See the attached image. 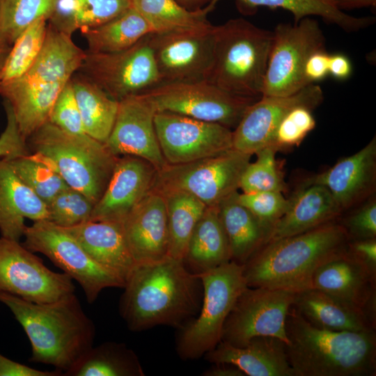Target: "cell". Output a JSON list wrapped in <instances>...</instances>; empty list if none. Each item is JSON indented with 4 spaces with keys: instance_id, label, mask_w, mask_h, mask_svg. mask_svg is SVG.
<instances>
[{
    "instance_id": "obj_1",
    "label": "cell",
    "mask_w": 376,
    "mask_h": 376,
    "mask_svg": "<svg viewBox=\"0 0 376 376\" xmlns=\"http://www.w3.org/2000/svg\"><path fill=\"white\" fill-rule=\"evenodd\" d=\"M123 288L119 313L132 331L159 325L180 329L196 317L203 298L199 275L170 256L136 264Z\"/></svg>"
},
{
    "instance_id": "obj_2",
    "label": "cell",
    "mask_w": 376,
    "mask_h": 376,
    "mask_svg": "<svg viewBox=\"0 0 376 376\" xmlns=\"http://www.w3.org/2000/svg\"><path fill=\"white\" fill-rule=\"evenodd\" d=\"M0 302L26 334L33 363L53 366L64 375L93 346L94 323L75 293L49 303H35L0 292Z\"/></svg>"
},
{
    "instance_id": "obj_3",
    "label": "cell",
    "mask_w": 376,
    "mask_h": 376,
    "mask_svg": "<svg viewBox=\"0 0 376 376\" xmlns=\"http://www.w3.org/2000/svg\"><path fill=\"white\" fill-rule=\"evenodd\" d=\"M350 240L342 224L333 221L269 241L242 265L246 285L294 292L312 288L316 270L345 252Z\"/></svg>"
},
{
    "instance_id": "obj_4",
    "label": "cell",
    "mask_w": 376,
    "mask_h": 376,
    "mask_svg": "<svg viewBox=\"0 0 376 376\" xmlns=\"http://www.w3.org/2000/svg\"><path fill=\"white\" fill-rule=\"evenodd\" d=\"M286 353L294 376H375L376 334L314 327L292 307L285 320Z\"/></svg>"
},
{
    "instance_id": "obj_5",
    "label": "cell",
    "mask_w": 376,
    "mask_h": 376,
    "mask_svg": "<svg viewBox=\"0 0 376 376\" xmlns=\"http://www.w3.org/2000/svg\"><path fill=\"white\" fill-rule=\"evenodd\" d=\"M30 153L54 169L94 205L102 196L119 156L86 134H75L47 122L26 141Z\"/></svg>"
},
{
    "instance_id": "obj_6",
    "label": "cell",
    "mask_w": 376,
    "mask_h": 376,
    "mask_svg": "<svg viewBox=\"0 0 376 376\" xmlns=\"http://www.w3.org/2000/svg\"><path fill=\"white\" fill-rule=\"evenodd\" d=\"M273 31L243 19L215 26L214 63L209 81L232 94L262 96Z\"/></svg>"
},
{
    "instance_id": "obj_7",
    "label": "cell",
    "mask_w": 376,
    "mask_h": 376,
    "mask_svg": "<svg viewBox=\"0 0 376 376\" xmlns=\"http://www.w3.org/2000/svg\"><path fill=\"white\" fill-rule=\"evenodd\" d=\"M198 275L203 285L199 312L179 329L176 340L177 353L184 360L198 359L221 342L225 321L248 287L243 265L233 260Z\"/></svg>"
},
{
    "instance_id": "obj_8",
    "label": "cell",
    "mask_w": 376,
    "mask_h": 376,
    "mask_svg": "<svg viewBox=\"0 0 376 376\" xmlns=\"http://www.w3.org/2000/svg\"><path fill=\"white\" fill-rule=\"evenodd\" d=\"M251 156L232 148L189 163L167 164L157 171L154 188L185 191L206 206H217L237 191Z\"/></svg>"
},
{
    "instance_id": "obj_9",
    "label": "cell",
    "mask_w": 376,
    "mask_h": 376,
    "mask_svg": "<svg viewBox=\"0 0 376 376\" xmlns=\"http://www.w3.org/2000/svg\"><path fill=\"white\" fill-rule=\"evenodd\" d=\"M22 244L33 253L48 258L81 287L86 301L92 304L108 288L125 285L118 276L95 262L63 228L48 220L35 221L26 226Z\"/></svg>"
},
{
    "instance_id": "obj_10",
    "label": "cell",
    "mask_w": 376,
    "mask_h": 376,
    "mask_svg": "<svg viewBox=\"0 0 376 376\" xmlns=\"http://www.w3.org/2000/svg\"><path fill=\"white\" fill-rule=\"evenodd\" d=\"M141 95L156 113H175L230 129L256 100L228 93L209 80L159 84Z\"/></svg>"
},
{
    "instance_id": "obj_11",
    "label": "cell",
    "mask_w": 376,
    "mask_h": 376,
    "mask_svg": "<svg viewBox=\"0 0 376 376\" xmlns=\"http://www.w3.org/2000/svg\"><path fill=\"white\" fill-rule=\"evenodd\" d=\"M318 22L309 17L294 24H279L273 31L262 95L285 96L308 85L304 68L308 56L324 49Z\"/></svg>"
},
{
    "instance_id": "obj_12",
    "label": "cell",
    "mask_w": 376,
    "mask_h": 376,
    "mask_svg": "<svg viewBox=\"0 0 376 376\" xmlns=\"http://www.w3.org/2000/svg\"><path fill=\"white\" fill-rule=\"evenodd\" d=\"M296 292L247 287L237 298L223 327L221 340L244 347L256 336H272L288 344L285 320Z\"/></svg>"
},
{
    "instance_id": "obj_13",
    "label": "cell",
    "mask_w": 376,
    "mask_h": 376,
    "mask_svg": "<svg viewBox=\"0 0 376 376\" xmlns=\"http://www.w3.org/2000/svg\"><path fill=\"white\" fill-rule=\"evenodd\" d=\"M215 26L150 33L160 84L208 80L214 63Z\"/></svg>"
},
{
    "instance_id": "obj_14",
    "label": "cell",
    "mask_w": 376,
    "mask_h": 376,
    "mask_svg": "<svg viewBox=\"0 0 376 376\" xmlns=\"http://www.w3.org/2000/svg\"><path fill=\"white\" fill-rule=\"evenodd\" d=\"M149 35L123 51L86 52L80 70L118 101L152 88L160 84V79L149 43Z\"/></svg>"
},
{
    "instance_id": "obj_15",
    "label": "cell",
    "mask_w": 376,
    "mask_h": 376,
    "mask_svg": "<svg viewBox=\"0 0 376 376\" xmlns=\"http://www.w3.org/2000/svg\"><path fill=\"white\" fill-rule=\"evenodd\" d=\"M72 279L55 272L19 241L0 237V292L35 303H49L75 293Z\"/></svg>"
},
{
    "instance_id": "obj_16",
    "label": "cell",
    "mask_w": 376,
    "mask_h": 376,
    "mask_svg": "<svg viewBox=\"0 0 376 376\" xmlns=\"http://www.w3.org/2000/svg\"><path fill=\"white\" fill-rule=\"evenodd\" d=\"M154 122L168 164L189 163L233 148V131L219 123L166 111L157 112Z\"/></svg>"
},
{
    "instance_id": "obj_17",
    "label": "cell",
    "mask_w": 376,
    "mask_h": 376,
    "mask_svg": "<svg viewBox=\"0 0 376 376\" xmlns=\"http://www.w3.org/2000/svg\"><path fill=\"white\" fill-rule=\"evenodd\" d=\"M323 99L322 88L314 84L290 95H262L248 107L233 131V148L252 155L271 146L278 125L290 109L299 105L314 109Z\"/></svg>"
},
{
    "instance_id": "obj_18",
    "label": "cell",
    "mask_w": 376,
    "mask_h": 376,
    "mask_svg": "<svg viewBox=\"0 0 376 376\" xmlns=\"http://www.w3.org/2000/svg\"><path fill=\"white\" fill-rule=\"evenodd\" d=\"M156 111L141 95L118 101L116 120L105 143L116 156L132 155L150 162L157 171L166 162L162 155L155 127Z\"/></svg>"
},
{
    "instance_id": "obj_19",
    "label": "cell",
    "mask_w": 376,
    "mask_h": 376,
    "mask_svg": "<svg viewBox=\"0 0 376 376\" xmlns=\"http://www.w3.org/2000/svg\"><path fill=\"white\" fill-rule=\"evenodd\" d=\"M157 173V170L142 158L119 156L102 196L93 206L89 220L121 222L153 189Z\"/></svg>"
},
{
    "instance_id": "obj_20",
    "label": "cell",
    "mask_w": 376,
    "mask_h": 376,
    "mask_svg": "<svg viewBox=\"0 0 376 376\" xmlns=\"http://www.w3.org/2000/svg\"><path fill=\"white\" fill-rule=\"evenodd\" d=\"M312 288L362 312L376 324V276L347 251L316 270Z\"/></svg>"
},
{
    "instance_id": "obj_21",
    "label": "cell",
    "mask_w": 376,
    "mask_h": 376,
    "mask_svg": "<svg viewBox=\"0 0 376 376\" xmlns=\"http://www.w3.org/2000/svg\"><path fill=\"white\" fill-rule=\"evenodd\" d=\"M125 237L136 264L169 256V232L162 194L153 189L121 221Z\"/></svg>"
},
{
    "instance_id": "obj_22",
    "label": "cell",
    "mask_w": 376,
    "mask_h": 376,
    "mask_svg": "<svg viewBox=\"0 0 376 376\" xmlns=\"http://www.w3.org/2000/svg\"><path fill=\"white\" fill-rule=\"evenodd\" d=\"M375 180L376 139L374 137L357 152L310 178L306 185L325 187L343 211L368 197L375 189Z\"/></svg>"
},
{
    "instance_id": "obj_23",
    "label": "cell",
    "mask_w": 376,
    "mask_h": 376,
    "mask_svg": "<svg viewBox=\"0 0 376 376\" xmlns=\"http://www.w3.org/2000/svg\"><path fill=\"white\" fill-rule=\"evenodd\" d=\"M63 228L95 262L125 283L136 263L121 222L89 220Z\"/></svg>"
},
{
    "instance_id": "obj_24",
    "label": "cell",
    "mask_w": 376,
    "mask_h": 376,
    "mask_svg": "<svg viewBox=\"0 0 376 376\" xmlns=\"http://www.w3.org/2000/svg\"><path fill=\"white\" fill-rule=\"evenodd\" d=\"M212 363H229L246 376H294L286 353V344L272 336H256L242 347L221 341L207 352Z\"/></svg>"
},
{
    "instance_id": "obj_25",
    "label": "cell",
    "mask_w": 376,
    "mask_h": 376,
    "mask_svg": "<svg viewBox=\"0 0 376 376\" xmlns=\"http://www.w3.org/2000/svg\"><path fill=\"white\" fill-rule=\"evenodd\" d=\"M86 55V52L74 42L70 34L49 24L33 65L22 77L10 82L30 86L68 81L81 69Z\"/></svg>"
},
{
    "instance_id": "obj_26",
    "label": "cell",
    "mask_w": 376,
    "mask_h": 376,
    "mask_svg": "<svg viewBox=\"0 0 376 376\" xmlns=\"http://www.w3.org/2000/svg\"><path fill=\"white\" fill-rule=\"evenodd\" d=\"M47 205L17 176L9 162L0 157V233L19 241L25 219L47 220Z\"/></svg>"
},
{
    "instance_id": "obj_27",
    "label": "cell",
    "mask_w": 376,
    "mask_h": 376,
    "mask_svg": "<svg viewBox=\"0 0 376 376\" xmlns=\"http://www.w3.org/2000/svg\"><path fill=\"white\" fill-rule=\"evenodd\" d=\"M342 212L325 187L306 185L289 198L288 207L274 226L268 242L300 234L335 221Z\"/></svg>"
},
{
    "instance_id": "obj_28",
    "label": "cell",
    "mask_w": 376,
    "mask_h": 376,
    "mask_svg": "<svg viewBox=\"0 0 376 376\" xmlns=\"http://www.w3.org/2000/svg\"><path fill=\"white\" fill-rule=\"evenodd\" d=\"M291 307L320 329L354 332L375 331L376 324L364 313L314 288L296 292Z\"/></svg>"
},
{
    "instance_id": "obj_29",
    "label": "cell",
    "mask_w": 376,
    "mask_h": 376,
    "mask_svg": "<svg viewBox=\"0 0 376 376\" xmlns=\"http://www.w3.org/2000/svg\"><path fill=\"white\" fill-rule=\"evenodd\" d=\"M230 260L219 207L207 206L191 235L183 262L190 272L198 274Z\"/></svg>"
},
{
    "instance_id": "obj_30",
    "label": "cell",
    "mask_w": 376,
    "mask_h": 376,
    "mask_svg": "<svg viewBox=\"0 0 376 376\" xmlns=\"http://www.w3.org/2000/svg\"><path fill=\"white\" fill-rule=\"evenodd\" d=\"M66 82L20 86L0 84V94L10 104L25 141L49 121L55 101Z\"/></svg>"
},
{
    "instance_id": "obj_31",
    "label": "cell",
    "mask_w": 376,
    "mask_h": 376,
    "mask_svg": "<svg viewBox=\"0 0 376 376\" xmlns=\"http://www.w3.org/2000/svg\"><path fill=\"white\" fill-rule=\"evenodd\" d=\"M237 191L221 201L219 215L230 250L231 260L244 265L269 238L270 230L237 200Z\"/></svg>"
},
{
    "instance_id": "obj_32",
    "label": "cell",
    "mask_w": 376,
    "mask_h": 376,
    "mask_svg": "<svg viewBox=\"0 0 376 376\" xmlns=\"http://www.w3.org/2000/svg\"><path fill=\"white\" fill-rule=\"evenodd\" d=\"M85 132L105 143L113 129L118 101L88 77L70 79Z\"/></svg>"
},
{
    "instance_id": "obj_33",
    "label": "cell",
    "mask_w": 376,
    "mask_h": 376,
    "mask_svg": "<svg viewBox=\"0 0 376 376\" xmlns=\"http://www.w3.org/2000/svg\"><path fill=\"white\" fill-rule=\"evenodd\" d=\"M81 32L88 44V52L96 53L125 50L153 33L149 24L132 6L118 17Z\"/></svg>"
},
{
    "instance_id": "obj_34",
    "label": "cell",
    "mask_w": 376,
    "mask_h": 376,
    "mask_svg": "<svg viewBox=\"0 0 376 376\" xmlns=\"http://www.w3.org/2000/svg\"><path fill=\"white\" fill-rule=\"evenodd\" d=\"M135 352L126 345L105 342L93 346L64 376H143Z\"/></svg>"
},
{
    "instance_id": "obj_35",
    "label": "cell",
    "mask_w": 376,
    "mask_h": 376,
    "mask_svg": "<svg viewBox=\"0 0 376 376\" xmlns=\"http://www.w3.org/2000/svg\"><path fill=\"white\" fill-rule=\"evenodd\" d=\"M220 0H212L206 6L210 13ZM240 6L253 9L259 6L283 8L294 16L295 23L311 15L319 16L347 32L358 31L374 24L373 17H354L337 8L331 0H237Z\"/></svg>"
},
{
    "instance_id": "obj_36",
    "label": "cell",
    "mask_w": 376,
    "mask_h": 376,
    "mask_svg": "<svg viewBox=\"0 0 376 376\" xmlns=\"http://www.w3.org/2000/svg\"><path fill=\"white\" fill-rule=\"evenodd\" d=\"M157 191L162 194L166 208L169 232V256L183 260L191 235L207 206L185 191Z\"/></svg>"
},
{
    "instance_id": "obj_37",
    "label": "cell",
    "mask_w": 376,
    "mask_h": 376,
    "mask_svg": "<svg viewBox=\"0 0 376 376\" xmlns=\"http://www.w3.org/2000/svg\"><path fill=\"white\" fill-rule=\"evenodd\" d=\"M153 33L202 27L210 24L205 8L189 10L175 0H132Z\"/></svg>"
},
{
    "instance_id": "obj_38",
    "label": "cell",
    "mask_w": 376,
    "mask_h": 376,
    "mask_svg": "<svg viewBox=\"0 0 376 376\" xmlns=\"http://www.w3.org/2000/svg\"><path fill=\"white\" fill-rule=\"evenodd\" d=\"M47 21L45 18L36 20L15 40L3 64L0 84L19 79L33 65L44 42Z\"/></svg>"
},
{
    "instance_id": "obj_39",
    "label": "cell",
    "mask_w": 376,
    "mask_h": 376,
    "mask_svg": "<svg viewBox=\"0 0 376 376\" xmlns=\"http://www.w3.org/2000/svg\"><path fill=\"white\" fill-rule=\"evenodd\" d=\"M6 159L22 181L46 205L69 187L54 169L33 154Z\"/></svg>"
},
{
    "instance_id": "obj_40",
    "label": "cell",
    "mask_w": 376,
    "mask_h": 376,
    "mask_svg": "<svg viewBox=\"0 0 376 376\" xmlns=\"http://www.w3.org/2000/svg\"><path fill=\"white\" fill-rule=\"evenodd\" d=\"M56 0H0V22L12 45L18 36L40 19H49Z\"/></svg>"
},
{
    "instance_id": "obj_41",
    "label": "cell",
    "mask_w": 376,
    "mask_h": 376,
    "mask_svg": "<svg viewBox=\"0 0 376 376\" xmlns=\"http://www.w3.org/2000/svg\"><path fill=\"white\" fill-rule=\"evenodd\" d=\"M278 150L269 146L256 152V160L249 162L243 171L240 187L243 193L265 191H284L283 174L276 159Z\"/></svg>"
},
{
    "instance_id": "obj_42",
    "label": "cell",
    "mask_w": 376,
    "mask_h": 376,
    "mask_svg": "<svg viewBox=\"0 0 376 376\" xmlns=\"http://www.w3.org/2000/svg\"><path fill=\"white\" fill-rule=\"evenodd\" d=\"M94 204L81 192L70 187L57 194L47 205V220L69 228L90 219Z\"/></svg>"
},
{
    "instance_id": "obj_43",
    "label": "cell",
    "mask_w": 376,
    "mask_h": 376,
    "mask_svg": "<svg viewBox=\"0 0 376 376\" xmlns=\"http://www.w3.org/2000/svg\"><path fill=\"white\" fill-rule=\"evenodd\" d=\"M312 110L304 105L290 109L278 125L271 146L279 150L299 145L315 127Z\"/></svg>"
},
{
    "instance_id": "obj_44",
    "label": "cell",
    "mask_w": 376,
    "mask_h": 376,
    "mask_svg": "<svg viewBox=\"0 0 376 376\" xmlns=\"http://www.w3.org/2000/svg\"><path fill=\"white\" fill-rule=\"evenodd\" d=\"M237 200L270 232L289 205V199H286L281 191H277L238 193Z\"/></svg>"
},
{
    "instance_id": "obj_45",
    "label": "cell",
    "mask_w": 376,
    "mask_h": 376,
    "mask_svg": "<svg viewBox=\"0 0 376 376\" xmlns=\"http://www.w3.org/2000/svg\"><path fill=\"white\" fill-rule=\"evenodd\" d=\"M132 6V0H80L77 29L101 25L122 14Z\"/></svg>"
},
{
    "instance_id": "obj_46",
    "label": "cell",
    "mask_w": 376,
    "mask_h": 376,
    "mask_svg": "<svg viewBox=\"0 0 376 376\" xmlns=\"http://www.w3.org/2000/svg\"><path fill=\"white\" fill-rule=\"evenodd\" d=\"M49 122L71 134H86L70 79L58 94Z\"/></svg>"
},
{
    "instance_id": "obj_47",
    "label": "cell",
    "mask_w": 376,
    "mask_h": 376,
    "mask_svg": "<svg viewBox=\"0 0 376 376\" xmlns=\"http://www.w3.org/2000/svg\"><path fill=\"white\" fill-rule=\"evenodd\" d=\"M6 125L0 135V157L12 159L30 154L26 141L22 137L9 102L4 100Z\"/></svg>"
},
{
    "instance_id": "obj_48",
    "label": "cell",
    "mask_w": 376,
    "mask_h": 376,
    "mask_svg": "<svg viewBox=\"0 0 376 376\" xmlns=\"http://www.w3.org/2000/svg\"><path fill=\"white\" fill-rule=\"evenodd\" d=\"M350 240L376 238V203L372 200L343 223Z\"/></svg>"
},
{
    "instance_id": "obj_49",
    "label": "cell",
    "mask_w": 376,
    "mask_h": 376,
    "mask_svg": "<svg viewBox=\"0 0 376 376\" xmlns=\"http://www.w3.org/2000/svg\"><path fill=\"white\" fill-rule=\"evenodd\" d=\"M80 0H56L54 10L49 18L56 29L72 34L77 30V15Z\"/></svg>"
},
{
    "instance_id": "obj_50",
    "label": "cell",
    "mask_w": 376,
    "mask_h": 376,
    "mask_svg": "<svg viewBox=\"0 0 376 376\" xmlns=\"http://www.w3.org/2000/svg\"><path fill=\"white\" fill-rule=\"evenodd\" d=\"M347 251L376 276V238L350 240Z\"/></svg>"
},
{
    "instance_id": "obj_51",
    "label": "cell",
    "mask_w": 376,
    "mask_h": 376,
    "mask_svg": "<svg viewBox=\"0 0 376 376\" xmlns=\"http://www.w3.org/2000/svg\"><path fill=\"white\" fill-rule=\"evenodd\" d=\"M329 55L322 49L308 56L304 68V75L308 84L322 81L329 75Z\"/></svg>"
},
{
    "instance_id": "obj_52",
    "label": "cell",
    "mask_w": 376,
    "mask_h": 376,
    "mask_svg": "<svg viewBox=\"0 0 376 376\" xmlns=\"http://www.w3.org/2000/svg\"><path fill=\"white\" fill-rule=\"evenodd\" d=\"M63 373L54 370H40L14 361L0 354V376H61Z\"/></svg>"
},
{
    "instance_id": "obj_53",
    "label": "cell",
    "mask_w": 376,
    "mask_h": 376,
    "mask_svg": "<svg viewBox=\"0 0 376 376\" xmlns=\"http://www.w3.org/2000/svg\"><path fill=\"white\" fill-rule=\"evenodd\" d=\"M352 72L350 59L344 54L336 53L329 55V75L338 81L349 79Z\"/></svg>"
},
{
    "instance_id": "obj_54",
    "label": "cell",
    "mask_w": 376,
    "mask_h": 376,
    "mask_svg": "<svg viewBox=\"0 0 376 376\" xmlns=\"http://www.w3.org/2000/svg\"><path fill=\"white\" fill-rule=\"evenodd\" d=\"M203 373L205 376H246L237 367L229 363H213Z\"/></svg>"
},
{
    "instance_id": "obj_55",
    "label": "cell",
    "mask_w": 376,
    "mask_h": 376,
    "mask_svg": "<svg viewBox=\"0 0 376 376\" xmlns=\"http://www.w3.org/2000/svg\"><path fill=\"white\" fill-rule=\"evenodd\" d=\"M331 1L340 10L376 6V0H331Z\"/></svg>"
},
{
    "instance_id": "obj_56",
    "label": "cell",
    "mask_w": 376,
    "mask_h": 376,
    "mask_svg": "<svg viewBox=\"0 0 376 376\" xmlns=\"http://www.w3.org/2000/svg\"><path fill=\"white\" fill-rule=\"evenodd\" d=\"M180 5L189 10L203 8L212 0H175Z\"/></svg>"
},
{
    "instance_id": "obj_57",
    "label": "cell",
    "mask_w": 376,
    "mask_h": 376,
    "mask_svg": "<svg viewBox=\"0 0 376 376\" xmlns=\"http://www.w3.org/2000/svg\"><path fill=\"white\" fill-rule=\"evenodd\" d=\"M10 47L11 45L8 43L5 38L0 22V55L8 53Z\"/></svg>"
},
{
    "instance_id": "obj_58",
    "label": "cell",
    "mask_w": 376,
    "mask_h": 376,
    "mask_svg": "<svg viewBox=\"0 0 376 376\" xmlns=\"http://www.w3.org/2000/svg\"><path fill=\"white\" fill-rule=\"evenodd\" d=\"M8 53L0 55V72H1L3 64L4 61H5L6 58V56H7Z\"/></svg>"
}]
</instances>
